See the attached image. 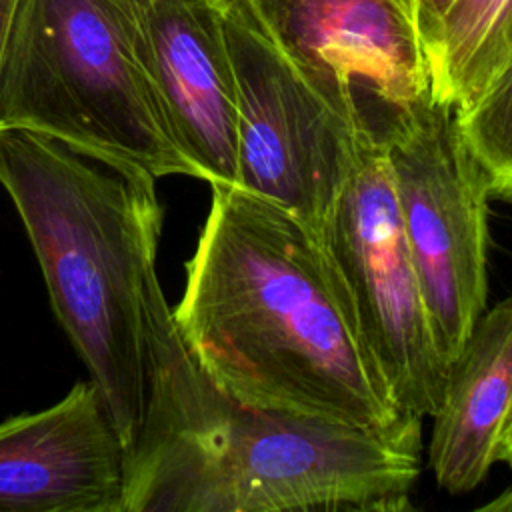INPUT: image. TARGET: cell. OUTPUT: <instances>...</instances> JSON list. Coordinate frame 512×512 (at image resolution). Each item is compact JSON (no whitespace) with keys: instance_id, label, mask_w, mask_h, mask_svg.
<instances>
[{"instance_id":"6da1fadb","label":"cell","mask_w":512,"mask_h":512,"mask_svg":"<svg viewBox=\"0 0 512 512\" xmlns=\"http://www.w3.org/2000/svg\"><path fill=\"white\" fill-rule=\"evenodd\" d=\"M172 314L194 360L236 400L368 428L404 416L322 238L270 200L212 184Z\"/></svg>"},{"instance_id":"7a4b0ae2","label":"cell","mask_w":512,"mask_h":512,"mask_svg":"<svg viewBox=\"0 0 512 512\" xmlns=\"http://www.w3.org/2000/svg\"><path fill=\"white\" fill-rule=\"evenodd\" d=\"M420 420L404 414L368 428L236 400L194 360L158 284L126 512L406 510L420 472Z\"/></svg>"},{"instance_id":"3957f363","label":"cell","mask_w":512,"mask_h":512,"mask_svg":"<svg viewBox=\"0 0 512 512\" xmlns=\"http://www.w3.org/2000/svg\"><path fill=\"white\" fill-rule=\"evenodd\" d=\"M0 186L22 220L58 324L130 450L150 390L156 178L54 138L0 130Z\"/></svg>"},{"instance_id":"277c9868","label":"cell","mask_w":512,"mask_h":512,"mask_svg":"<svg viewBox=\"0 0 512 512\" xmlns=\"http://www.w3.org/2000/svg\"><path fill=\"white\" fill-rule=\"evenodd\" d=\"M0 130L48 136L156 180L196 178L138 60L130 0H12Z\"/></svg>"},{"instance_id":"5b68a950","label":"cell","mask_w":512,"mask_h":512,"mask_svg":"<svg viewBox=\"0 0 512 512\" xmlns=\"http://www.w3.org/2000/svg\"><path fill=\"white\" fill-rule=\"evenodd\" d=\"M378 132L432 334L450 368L486 308L490 180L456 110L432 96L384 106Z\"/></svg>"},{"instance_id":"8992f818","label":"cell","mask_w":512,"mask_h":512,"mask_svg":"<svg viewBox=\"0 0 512 512\" xmlns=\"http://www.w3.org/2000/svg\"><path fill=\"white\" fill-rule=\"evenodd\" d=\"M222 18L236 78L234 186L292 212L320 236L356 164L368 118L314 86L248 0L224 2Z\"/></svg>"},{"instance_id":"52a82bcc","label":"cell","mask_w":512,"mask_h":512,"mask_svg":"<svg viewBox=\"0 0 512 512\" xmlns=\"http://www.w3.org/2000/svg\"><path fill=\"white\" fill-rule=\"evenodd\" d=\"M400 412L432 416L448 364L402 234L384 144L368 120L356 164L320 234Z\"/></svg>"},{"instance_id":"ba28073f","label":"cell","mask_w":512,"mask_h":512,"mask_svg":"<svg viewBox=\"0 0 512 512\" xmlns=\"http://www.w3.org/2000/svg\"><path fill=\"white\" fill-rule=\"evenodd\" d=\"M276 46L328 98L406 106L430 96L418 0H248Z\"/></svg>"},{"instance_id":"9c48e42d","label":"cell","mask_w":512,"mask_h":512,"mask_svg":"<svg viewBox=\"0 0 512 512\" xmlns=\"http://www.w3.org/2000/svg\"><path fill=\"white\" fill-rule=\"evenodd\" d=\"M214 0H130L138 60L196 178L236 184V78Z\"/></svg>"},{"instance_id":"30bf717a","label":"cell","mask_w":512,"mask_h":512,"mask_svg":"<svg viewBox=\"0 0 512 512\" xmlns=\"http://www.w3.org/2000/svg\"><path fill=\"white\" fill-rule=\"evenodd\" d=\"M128 448L92 380L0 422V512H126Z\"/></svg>"},{"instance_id":"8fae6325","label":"cell","mask_w":512,"mask_h":512,"mask_svg":"<svg viewBox=\"0 0 512 512\" xmlns=\"http://www.w3.org/2000/svg\"><path fill=\"white\" fill-rule=\"evenodd\" d=\"M432 418L428 464L438 486L452 494L474 490L498 462L512 422V298L476 320Z\"/></svg>"},{"instance_id":"7c38bea8","label":"cell","mask_w":512,"mask_h":512,"mask_svg":"<svg viewBox=\"0 0 512 512\" xmlns=\"http://www.w3.org/2000/svg\"><path fill=\"white\" fill-rule=\"evenodd\" d=\"M430 96L466 108L512 48V0H450L422 34Z\"/></svg>"},{"instance_id":"4fadbf2b","label":"cell","mask_w":512,"mask_h":512,"mask_svg":"<svg viewBox=\"0 0 512 512\" xmlns=\"http://www.w3.org/2000/svg\"><path fill=\"white\" fill-rule=\"evenodd\" d=\"M456 114L488 174L492 198L512 200V48L482 92Z\"/></svg>"},{"instance_id":"5bb4252c","label":"cell","mask_w":512,"mask_h":512,"mask_svg":"<svg viewBox=\"0 0 512 512\" xmlns=\"http://www.w3.org/2000/svg\"><path fill=\"white\" fill-rule=\"evenodd\" d=\"M450 0H418V10H420V32L424 34L436 18L442 14Z\"/></svg>"},{"instance_id":"9a60e30c","label":"cell","mask_w":512,"mask_h":512,"mask_svg":"<svg viewBox=\"0 0 512 512\" xmlns=\"http://www.w3.org/2000/svg\"><path fill=\"white\" fill-rule=\"evenodd\" d=\"M10 6H12V0H0V58H2V50H4L8 20H10Z\"/></svg>"},{"instance_id":"2e32d148","label":"cell","mask_w":512,"mask_h":512,"mask_svg":"<svg viewBox=\"0 0 512 512\" xmlns=\"http://www.w3.org/2000/svg\"><path fill=\"white\" fill-rule=\"evenodd\" d=\"M498 462H506L512 466V422L504 434L502 446H500V454H498Z\"/></svg>"},{"instance_id":"e0dca14e","label":"cell","mask_w":512,"mask_h":512,"mask_svg":"<svg viewBox=\"0 0 512 512\" xmlns=\"http://www.w3.org/2000/svg\"><path fill=\"white\" fill-rule=\"evenodd\" d=\"M482 508H486V510H512V488L502 492L496 500L484 504Z\"/></svg>"},{"instance_id":"ac0fdd59","label":"cell","mask_w":512,"mask_h":512,"mask_svg":"<svg viewBox=\"0 0 512 512\" xmlns=\"http://www.w3.org/2000/svg\"><path fill=\"white\" fill-rule=\"evenodd\" d=\"M214 2H228V0H214Z\"/></svg>"}]
</instances>
